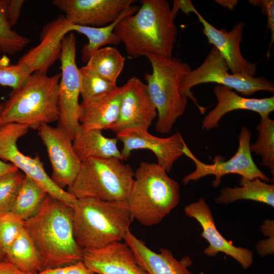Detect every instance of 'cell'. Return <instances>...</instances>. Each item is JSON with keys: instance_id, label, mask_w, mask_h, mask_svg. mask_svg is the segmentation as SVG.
Listing matches in <instances>:
<instances>
[{"instance_id": "obj_19", "label": "cell", "mask_w": 274, "mask_h": 274, "mask_svg": "<svg viewBox=\"0 0 274 274\" xmlns=\"http://www.w3.org/2000/svg\"><path fill=\"white\" fill-rule=\"evenodd\" d=\"M82 261L94 274H148L125 242L84 249Z\"/></svg>"}, {"instance_id": "obj_1", "label": "cell", "mask_w": 274, "mask_h": 274, "mask_svg": "<svg viewBox=\"0 0 274 274\" xmlns=\"http://www.w3.org/2000/svg\"><path fill=\"white\" fill-rule=\"evenodd\" d=\"M41 256L43 269L82 261L83 249L74 235L73 209L48 194L40 210L24 222Z\"/></svg>"}, {"instance_id": "obj_29", "label": "cell", "mask_w": 274, "mask_h": 274, "mask_svg": "<svg viewBox=\"0 0 274 274\" xmlns=\"http://www.w3.org/2000/svg\"><path fill=\"white\" fill-rule=\"evenodd\" d=\"M258 137L250 144V151L262 157L261 165L270 169L274 177V120L269 116L260 117V123L255 127Z\"/></svg>"}, {"instance_id": "obj_12", "label": "cell", "mask_w": 274, "mask_h": 274, "mask_svg": "<svg viewBox=\"0 0 274 274\" xmlns=\"http://www.w3.org/2000/svg\"><path fill=\"white\" fill-rule=\"evenodd\" d=\"M122 86L118 117L108 129L116 134L131 129L148 131L157 113L147 85L134 76Z\"/></svg>"}, {"instance_id": "obj_5", "label": "cell", "mask_w": 274, "mask_h": 274, "mask_svg": "<svg viewBox=\"0 0 274 274\" xmlns=\"http://www.w3.org/2000/svg\"><path fill=\"white\" fill-rule=\"evenodd\" d=\"M73 211L75 237L83 249L121 242L133 220L126 201L77 199Z\"/></svg>"}, {"instance_id": "obj_34", "label": "cell", "mask_w": 274, "mask_h": 274, "mask_svg": "<svg viewBox=\"0 0 274 274\" xmlns=\"http://www.w3.org/2000/svg\"><path fill=\"white\" fill-rule=\"evenodd\" d=\"M24 176L19 169L0 176V214L10 212Z\"/></svg>"}, {"instance_id": "obj_38", "label": "cell", "mask_w": 274, "mask_h": 274, "mask_svg": "<svg viewBox=\"0 0 274 274\" xmlns=\"http://www.w3.org/2000/svg\"><path fill=\"white\" fill-rule=\"evenodd\" d=\"M180 9L187 15H188L191 12L195 13L197 11L190 0H174L171 11L175 17Z\"/></svg>"}, {"instance_id": "obj_24", "label": "cell", "mask_w": 274, "mask_h": 274, "mask_svg": "<svg viewBox=\"0 0 274 274\" xmlns=\"http://www.w3.org/2000/svg\"><path fill=\"white\" fill-rule=\"evenodd\" d=\"M239 187H224L215 199L217 204H229L238 200H251L274 207V185L256 178L239 179Z\"/></svg>"}, {"instance_id": "obj_18", "label": "cell", "mask_w": 274, "mask_h": 274, "mask_svg": "<svg viewBox=\"0 0 274 274\" xmlns=\"http://www.w3.org/2000/svg\"><path fill=\"white\" fill-rule=\"evenodd\" d=\"M195 14L203 26L202 32L208 43L213 45L226 60L229 70L234 75L255 77L256 65L245 58L241 52L240 45L245 26L244 21L237 22L229 31L218 29L207 21L197 10Z\"/></svg>"}, {"instance_id": "obj_41", "label": "cell", "mask_w": 274, "mask_h": 274, "mask_svg": "<svg viewBox=\"0 0 274 274\" xmlns=\"http://www.w3.org/2000/svg\"><path fill=\"white\" fill-rule=\"evenodd\" d=\"M215 2L222 7L230 10H233L238 3L236 0H216Z\"/></svg>"}, {"instance_id": "obj_26", "label": "cell", "mask_w": 274, "mask_h": 274, "mask_svg": "<svg viewBox=\"0 0 274 274\" xmlns=\"http://www.w3.org/2000/svg\"><path fill=\"white\" fill-rule=\"evenodd\" d=\"M4 260L25 272L38 273L43 270L40 252L24 228L10 247Z\"/></svg>"}, {"instance_id": "obj_25", "label": "cell", "mask_w": 274, "mask_h": 274, "mask_svg": "<svg viewBox=\"0 0 274 274\" xmlns=\"http://www.w3.org/2000/svg\"><path fill=\"white\" fill-rule=\"evenodd\" d=\"M139 6H129L120 13L112 23L102 27H95L73 24L72 31H77L85 36L88 40L81 50V60L87 63L90 57L98 49L107 45H117L121 42L115 34L114 30L118 22L125 17L136 13Z\"/></svg>"}, {"instance_id": "obj_14", "label": "cell", "mask_w": 274, "mask_h": 274, "mask_svg": "<svg viewBox=\"0 0 274 274\" xmlns=\"http://www.w3.org/2000/svg\"><path fill=\"white\" fill-rule=\"evenodd\" d=\"M116 138L123 144L120 151L122 161L127 160L133 150H149L155 155L157 163L167 173L171 170L176 161L184 155L183 149L185 142L179 132L162 138L153 135L148 131L131 129L116 134Z\"/></svg>"}, {"instance_id": "obj_16", "label": "cell", "mask_w": 274, "mask_h": 274, "mask_svg": "<svg viewBox=\"0 0 274 274\" xmlns=\"http://www.w3.org/2000/svg\"><path fill=\"white\" fill-rule=\"evenodd\" d=\"M186 215L196 220L202 231L201 236L209 244L203 250L208 256L214 257L222 252L236 260L244 269L250 267L253 262V253L246 248L236 247L228 241L217 230L212 211L203 197L185 206Z\"/></svg>"}, {"instance_id": "obj_4", "label": "cell", "mask_w": 274, "mask_h": 274, "mask_svg": "<svg viewBox=\"0 0 274 274\" xmlns=\"http://www.w3.org/2000/svg\"><path fill=\"white\" fill-rule=\"evenodd\" d=\"M60 77V73L52 76L39 72L32 73L22 86L13 89L3 104L0 126L17 123L37 129L57 121Z\"/></svg>"}, {"instance_id": "obj_31", "label": "cell", "mask_w": 274, "mask_h": 274, "mask_svg": "<svg viewBox=\"0 0 274 274\" xmlns=\"http://www.w3.org/2000/svg\"><path fill=\"white\" fill-rule=\"evenodd\" d=\"M24 229V221L11 212L0 214V260Z\"/></svg>"}, {"instance_id": "obj_39", "label": "cell", "mask_w": 274, "mask_h": 274, "mask_svg": "<svg viewBox=\"0 0 274 274\" xmlns=\"http://www.w3.org/2000/svg\"><path fill=\"white\" fill-rule=\"evenodd\" d=\"M24 271L15 265L6 261V260H0V274H37Z\"/></svg>"}, {"instance_id": "obj_9", "label": "cell", "mask_w": 274, "mask_h": 274, "mask_svg": "<svg viewBox=\"0 0 274 274\" xmlns=\"http://www.w3.org/2000/svg\"><path fill=\"white\" fill-rule=\"evenodd\" d=\"M76 38L72 32L62 40L59 58L61 72L57 96V127L64 131L72 141L80 128L79 97L81 78L76 61Z\"/></svg>"}, {"instance_id": "obj_6", "label": "cell", "mask_w": 274, "mask_h": 274, "mask_svg": "<svg viewBox=\"0 0 274 274\" xmlns=\"http://www.w3.org/2000/svg\"><path fill=\"white\" fill-rule=\"evenodd\" d=\"M145 56L152 68L151 73L145 75V79L157 111L155 128L167 134L186 110L188 98L181 94L180 88L185 76L192 70L187 62L176 57L153 54Z\"/></svg>"}, {"instance_id": "obj_13", "label": "cell", "mask_w": 274, "mask_h": 274, "mask_svg": "<svg viewBox=\"0 0 274 274\" xmlns=\"http://www.w3.org/2000/svg\"><path fill=\"white\" fill-rule=\"evenodd\" d=\"M38 129L51 164V180L61 189L69 187L75 179L81 164L72 140L57 126L44 124Z\"/></svg>"}, {"instance_id": "obj_40", "label": "cell", "mask_w": 274, "mask_h": 274, "mask_svg": "<svg viewBox=\"0 0 274 274\" xmlns=\"http://www.w3.org/2000/svg\"><path fill=\"white\" fill-rule=\"evenodd\" d=\"M18 169L17 167L11 163H6L0 159V176Z\"/></svg>"}, {"instance_id": "obj_35", "label": "cell", "mask_w": 274, "mask_h": 274, "mask_svg": "<svg viewBox=\"0 0 274 274\" xmlns=\"http://www.w3.org/2000/svg\"><path fill=\"white\" fill-rule=\"evenodd\" d=\"M37 274H94L81 261L75 264L54 268L43 269Z\"/></svg>"}, {"instance_id": "obj_21", "label": "cell", "mask_w": 274, "mask_h": 274, "mask_svg": "<svg viewBox=\"0 0 274 274\" xmlns=\"http://www.w3.org/2000/svg\"><path fill=\"white\" fill-rule=\"evenodd\" d=\"M123 86L82 100L79 122L82 131L108 129L117 119Z\"/></svg>"}, {"instance_id": "obj_3", "label": "cell", "mask_w": 274, "mask_h": 274, "mask_svg": "<svg viewBox=\"0 0 274 274\" xmlns=\"http://www.w3.org/2000/svg\"><path fill=\"white\" fill-rule=\"evenodd\" d=\"M179 183L157 163L140 162L126 199L133 219L146 226L159 223L180 203Z\"/></svg>"}, {"instance_id": "obj_10", "label": "cell", "mask_w": 274, "mask_h": 274, "mask_svg": "<svg viewBox=\"0 0 274 274\" xmlns=\"http://www.w3.org/2000/svg\"><path fill=\"white\" fill-rule=\"evenodd\" d=\"M251 137L252 133L248 128L243 126L238 135V147L235 154L227 160H224L222 156H217L212 164L199 160L185 143L183 149L184 155L194 162L195 169L183 178L182 183L185 185L190 182H196L212 175L215 177L212 185L216 188L221 184L222 177L229 174H237L249 180L258 178L266 182H269L268 177L258 167L253 159L250 148Z\"/></svg>"}, {"instance_id": "obj_11", "label": "cell", "mask_w": 274, "mask_h": 274, "mask_svg": "<svg viewBox=\"0 0 274 274\" xmlns=\"http://www.w3.org/2000/svg\"><path fill=\"white\" fill-rule=\"evenodd\" d=\"M29 129L26 125L17 123L0 126V158L10 161L25 176L41 186L49 195L73 209L77 199L52 181L45 170L39 156H26L18 149V140L25 135Z\"/></svg>"}, {"instance_id": "obj_30", "label": "cell", "mask_w": 274, "mask_h": 274, "mask_svg": "<svg viewBox=\"0 0 274 274\" xmlns=\"http://www.w3.org/2000/svg\"><path fill=\"white\" fill-rule=\"evenodd\" d=\"M6 0H0V50L12 55L22 50L30 41L12 29L6 15Z\"/></svg>"}, {"instance_id": "obj_27", "label": "cell", "mask_w": 274, "mask_h": 274, "mask_svg": "<svg viewBox=\"0 0 274 274\" xmlns=\"http://www.w3.org/2000/svg\"><path fill=\"white\" fill-rule=\"evenodd\" d=\"M47 194L41 186L25 175L10 212L24 222L37 214Z\"/></svg>"}, {"instance_id": "obj_32", "label": "cell", "mask_w": 274, "mask_h": 274, "mask_svg": "<svg viewBox=\"0 0 274 274\" xmlns=\"http://www.w3.org/2000/svg\"><path fill=\"white\" fill-rule=\"evenodd\" d=\"M81 78L80 95L82 100L104 93L112 91L118 87L104 79L86 65L79 68Z\"/></svg>"}, {"instance_id": "obj_17", "label": "cell", "mask_w": 274, "mask_h": 274, "mask_svg": "<svg viewBox=\"0 0 274 274\" xmlns=\"http://www.w3.org/2000/svg\"><path fill=\"white\" fill-rule=\"evenodd\" d=\"M73 24L64 15H60L44 26L40 43L30 49L18 60L32 74L36 72L47 74L49 67L60 58L62 41L72 32Z\"/></svg>"}, {"instance_id": "obj_2", "label": "cell", "mask_w": 274, "mask_h": 274, "mask_svg": "<svg viewBox=\"0 0 274 274\" xmlns=\"http://www.w3.org/2000/svg\"><path fill=\"white\" fill-rule=\"evenodd\" d=\"M139 10L121 20L115 34L128 55L153 54L172 57L178 29L166 0H142Z\"/></svg>"}, {"instance_id": "obj_7", "label": "cell", "mask_w": 274, "mask_h": 274, "mask_svg": "<svg viewBox=\"0 0 274 274\" xmlns=\"http://www.w3.org/2000/svg\"><path fill=\"white\" fill-rule=\"evenodd\" d=\"M134 172L117 158H90L81 162L79 171L67 192L77 199L126 201Z\"/></svg>"}, {"instance_id": "obj_42", "label": "cell", "mask_w": 274, "mask_h": 274, "mask_svg": "<svg viewBox=\"0 0 274 274\" xmlns=\"http://www.w3.org/2000/svg\"><path fill=\"white\" fill-rule=\"evenodd\" d=\"M3 107V104H0V113H1V111H2Z\"/></svg>"}, {"instance_id": "obj_43", "label": "cell", "mask_w": 274, "mask_h": 274, "mask_svg": "<svg viewBox=\"0 0 274 274\" xmlns=\"http://www.w3.org/2000/svg\"><path fill=\"white\" fill-rule=\"evenodd\" d=\"M1 50H0V54H1Z\"/></svg>"}, {"instance_id": "obj_8", "label": "cell", "mask_w": 274, "mask_h": 274, "mask_svg": "<svg viewBox=\"0 0 274 274\" xmlns=\"http://www.w3.org/2000/svg\"><path fill=\"white\" fill-rule=\"evenodd\" d=\"M229 70L225 59L213 46L202 64L185 76L180 86V93L191 98L201 114H204L205 108L199 106L191 90L199 84L217 83L230 89H234L246 96H251L259 91L273 93L274 84L266 78L234 75L229 73Z\"/></svg>"}, {"instance_id": "obj_20", "label": "cell", "mask_w": 274, "mask_h": 274, "mask_svg": "<svg viewBox=\"0 0 274 274\" xmlns=\"http://www.w3.org/2000/svg\"><path fill=\"white\" fill-rule=\"evenodd\" d=\"M214 93L216 106L202 120L201 128L210 130L219 127L221 118L226 114L236 110H246L256 112L260 117L269 116L274 110V96L262 98L241 96L223 85L215 86Z\"/></svg>"}, {"instance_id": "obj_15", "label": "cell", "mask_w": 274, "mask_h": 274, "mask_svg": "<svg viewBox=\"0 0 274 274\" xmlns=\"http://www.w3.org/2000/svg\"><path fill=\"white\" fill-rule=\"evenodd\" d=\"M133 0H54L72 24L99 27L114 22Z\"/></svg>"}, {"instance_id": "obj_28", "label": "cell", "mask_w": 274, "mask_h": 274, "mask_svg": "<svg viewBox=\"0 0 274 274\" xmlns=\"http://www.w3.org/2000/svg\"><path fill=\"white\" fill-rule=\"evenodd\" d=\"M125 58L112 47H102L89 58L86 65L104 79L117 85V79L124 65Z\"/></svg>"}, {"instance_id": "obj_33", "label": "cell", "mask_w": 274, "mask_h": 274, "mask_svg": "<svg viewBox=\"0 0 274 274\" xmlns=\"http://www.w3.org/2000/svg\"><path fill=\"white\" fill-rule=\"evenodd\" d=\"M31 74L23 64L10 63L6 55L0 54V85L11 87L13 89L22 86Z\"/></svg>"}, {"instance_id": "obj_22", "label": "cell", "mask_w": 274, "mask_h": 274, "mask_svg": "<svg viewBox=\"0 0 274 274\" xmlns=\"http://www.w3.org/2000/svg\"><path fill=\"white\" fill-rule=\"evenodd\" d=\"M124 241L132 250L138 264L148 274H192L188 269L192 264L189 257L178 260L166 249H160V252L156 253L130 230L126 232Z\"/></svg>"}, {"instance_id": "obj_37", "label": "cell", "mask_w": 274, "mask_h": 274, "mask_svg": "<svg viewBox=\"0 0 274 274\" xmlns=\"http://www.w3.org/2000/svg\"><path fill=\"white\" fill-rule=\"evenodd\" d=\"M24 3L23 0H6V15L12 26L17 23Z\"/></svg>"}, {"instance_id": "obj_36", "label": "cell", "mask_w": 274, "mask_h": 274, "mask_svg": "<svg viewBox=\"0 0 274 274\" xmlns=\"http://www.w3.org/2000/svg\"><path fill=\"white\" fill-rule=\"evenodd\" d=\"M249 3L254 6L261 7L263 13L267 15V27L271 31V45L274 42V1L252 0L249 1Z\"/></svg>"}, {"instance_id": "obj_23", "label": "cell", "mask_w": 274, "mask_h": 274, "mask_svg": "<svg viewBox=\"0 0 274 274\" xmlns=\"http://www.w3.org/2000/svg\"><path fill=\"white\" fill-rule=\"evenodd\" d=\"M101 130L83 131L81 128L73 141V145L78 158L82 162L90 158H117L121 159L120 151L117 146L118 140L104 136Z\"/></svg>"}]
</instances>
